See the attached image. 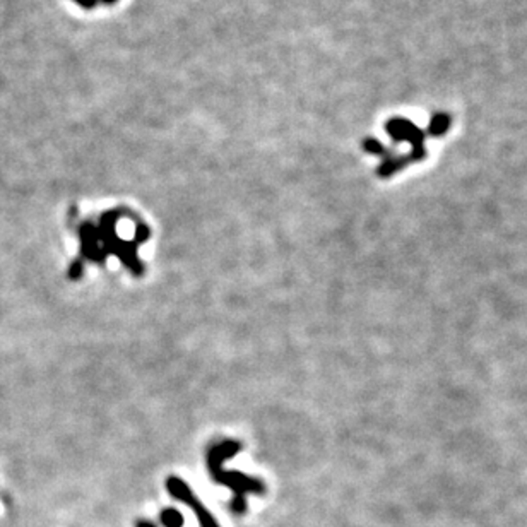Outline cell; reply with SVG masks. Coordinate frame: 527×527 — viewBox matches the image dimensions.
Masks as SVG:
<instances>
[{
    "instance_id": "1",
    "label": "cell",
    "mask_w": 527,
    "mask_h": 527,
    "mask_svg": "<svg viewBox=\"0 0 527 527\" xmlns=\"http://www.w3.org/2000/svg\"><path fill=\"white\" fill-rule=\"evenodd\" d=\"M242 451V444L235 440H226L223 444H217L215 447L209 449L208 452V467L211 473L212 479L219 485L228 486L233 492V502H231V510L235 514L242 515L246 510V499L245 495L249 493H264L265 486L260 479L243 474L240 471H226L223 469V462L230 457Z\"/></svg>"
},
{
    "instance_id": "2",
    "label": "cell",
    "mask_w": 527,
    "mask_h": 527,
    "mask_svg": "<svg viewBox=\"0 0 527 527\" xmlns=\"http://www.w3.org/2000/svg\"><path fill=\"white\" fill-rule=\"evenodd\" d=\"M167 490L169 492V495L173 496V499L178 500V502H182V503H185L187 507L192 508V512L197 515L199 526L201 527H219V524H217V521L215 519V515H212L211 512H209L208 508L202 505L201 500L197 499V495L192 492V490L189 488V485H187L183 479H180L176 476H169L167 479Z\"/></svg>"
},
{
    "instance_id": "3",
    "label": "cell",
    "mask_w": 527,
    "mask_h": 527,
    "mask_svg": "<svg viewBox=\"0 0 527 527\" xmlns=\"http://www.w3.org/2000/svg\"><path fill=\"white\" fill-rule=\"evenodd\" d=\"M160 521L163 527H183V519L182 512H178L176 508H165L160 515Z\"/></svg>"
},
{
    "instance_id": "4",
    "label": "cell",
    "mask_w": 527,
    "mask_h": 527,
    "mask_svg": "<svg viewBox=\"0 0 527 527\" xmlns=\"http://www.w3.org/2000/svg\"><path fill=\"white\" fill-rule=\"evenodd\" d=\"M84 274V260L83 259H76L71 265V269H69V278L72 279V281H77V279H81V276Z\"/></svg>"
},
{
    "instance_id": "5",
    "label": "cell",
    "mask_w": 527,
    "mask_h": 527,
    "mask_svg": "<svg viewBox=\"0 0 527 527\" xmlns=\"http://www.w3.org/2000/svg\"><path fill=\"white\" fill-rule=\"evenodd\" d=\"M135 527H158V526H154L151 521H139L137 524H135Z\"/></svg>"
}]
</instances>
